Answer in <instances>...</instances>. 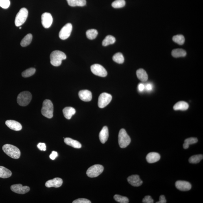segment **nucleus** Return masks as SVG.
Listing matches in <instances>:
<instances>
[{"instance_id": "nucleus-4", "label": "nucleus", "mask_w": 203, "mask_h": 203, "mask_svg": "<svg viewBox=\"0 0 203 203\" xmlns=\"http://www.w3.org/2000/svg\"><path fill=\"white\" fill-rule=\"evenodd\" d=\"M118 141L119 146L121 148H125L130 145L131 141V138L125 129H121L120 131Z\"/></svg>"}, {"instance_id": "nucleus-27", "label": "nucleus", "mask_w": 203, "mask_h": 203, "mask_svg": "<svg viewBox=\"0 0 203 203\" xmlns=\"http://www.w3.org/2000/svg\"><path fill=\"white\" fill-rule=\"evenodd\" d=\"M32 35L31 34H27L21 41L20 45L22 47H26L29 45L32 42Z\"/></svg>"}, {"instance_id": "nucleus-20", "label": "nucleus", "mask_w": 203, "mask_h": 203, "mask_svg": "<svg viewBox=\"0 0 203 203\" xmlns=\"http://www.w3.org/2000/svg\"><path fill=\"white\" fill-rule=\"evenodd\" d=\"M64 143L66 145L74 147V148L79 149L82 146L81 144L77 140H75L72 139L70 138H64Z\"/></svg>"}, {"instance_id": "nucleus-10", "label": "nucleus", "mask_w": 203, "mask_h": 203, "mask_svg": "<svg viewBox=\"0 0 203 203\" xmlns=\"http://www.w3.org/2000/svg\"><path fill=\"white\" fill-rule=\"evenodd\" d=\"M72 30V26L68 23L62 27L59 32V36L61 39L64 40L69 38Z\"/></svg>"}, {"instance_id": "nucleus-15", "label": "nucleus", "mask_w": 203, "mask_h": 203, "mask_svg": "<svg viewBox=\"0 0 203 203\" xmlns=\"http://www.w3.org/2000/svg\"><path fill=\"white\" fill-rule=\"evenodd\" d=\"M128 182L134 187H139L143 184V181L138 175H132L127 178Z\"/></svg>"}, {"instance_id": "nucleus-31", "label": "nucleus", "mask_w": 203, "mask_h": 203, "mask_svg": "<svg viewBox=\"0 0 203 203\" xmlns=\"http://www.w3.org/2000/svg\"><path fill=\"white\" fill-rule=\"evenodd\" d=\"M172 40L173 42L178 45H182L185 42V38L182 35H177L173 37Z\"/></svg>"}, {"instance_id": "nucleus-26", "label": "nucleus", "mask_w": 203, "mask_h": 203, "mask_svg": "<svg viewBox=\"0 0 203 203\" xmlns=\"http://www.w3.org/2000/svg\"><path fill=\"white\" fill-rule=\"evenodd\" d=\"M187 54L186 51L182 49H173L171 52V55L175 58L185 57Z\"/></svg>"}, {"instance_id": "nucleus-13", "label": "nucleus", "mask_w": 203, "mask_h": 203, "mask_svg": "<svg viewBox=\"0 0 203 203\" xmlns=\"http://www.w3.org/2000/svg\"><path fill=\"white\" fill-rule=\"evenodd\" d=\"M177 189L181 191H188L191 190V185L189 182L184 181H178L175 183Z\"/></svg>"}, {"instance_id": "nucleus-7", "label": "nucleus", "mask_w": 203, "mask_h": 203, "mask_svg": "<svg viewBox=\"0 0 203 203\" xmlns=\"http://www.w3.org/2000/svg\"><path fill=\"white\" fill-rule=\"evenodd\" d=\"M104 167L100 165L92 166L87 171L86 174L90 178H95L99 176L104 171Z\"/></svg>"}, {"instance_id": "nucleus-22", "label": "nucleus", "mask_w": 203, "mask_h": 203, "mask_svg": "<svg viewBox=\"0 0 203 203\" xmlns=\"http://www.w3.org/2000/svg\"><path fill=\"white\" fill-rule=\"evenodd\" d=\"M189 108V104L185 101L179 102L173 106V109L175 110L185 111Z\"/></svg>"}, {"instance_id": "nucleus-5", "label": "nucleus", "mask_w": 203, "mask_h": 203, "mask_svg": "<svg viewBox=\"0 0 203 203\" xmlns=\"http://www.w3.org/2000/svg\"><path fill=\"white\" fill-rule=\"evenodd\" d=\"M31 99V94L29 92L25 91L21 92L18 95L17 102L19 106H26L29 104Z\"/></svg>"}, {"instance_id": "nucleus-11", "label": "nucleus", "mask_w": 203, "mask_h": 203, "mask_svg": "<svg viewBox=\"0 0 203 203\" xmlns=\"http://www.w3.org/2000/svg\"><path fill=\"white\" fill-rule=\"evenodd\" d=\"M11 190L14 193L19 194H24L30 191V188L28 186H23L21 184H18L11 186Z\"/></svg>"}, {"instance_id": "nucleus-40", "label": "nucleus", "mask_w": 203, "mask_h": 203, "mask_svg": "<svg viewBox=\"0 0 203 203\" xmlns=\"http://www.w3.org/2000/svg\"><path fill=\"white\" fill-rule=\"evenodd\" d=\"M37 147L40 150L42 151H45L47 149L46 145L44 143H39L37 145Z\"/></svg>"}, {"instance_id": "nucleus-35", "label": "nucleus", "mask_w": 203, "mask_h": 203, "mask_svg": "<svg viewBox=\"0 0 203 203\" xmlns=\"http://www.w3.org/2000/svg\"><path fill=\"white\" fill-rule=\"evenodd\" d=\"M36 70L34 68H30L25 70L22 73V76L27 77L32 76L36 72Z\"/></svg>"}, {"instance_id": "nucleus-1", "label": "nucleus", "mask_w": 203, "mask_h": 203, "mask_svg": "<svg viewBox=\"0 0 203 203\" xmlns=\"http://www.w3.org/2000/svg\"><path fill=\"white\" fill-rule=\"evenodd\" d=\"M66 55L63 52L60 51H55L50 55L51 63L53 66L58 67L62 63V61L65 60Z\"/></svg>"}, {"instance_id": "nucleus-41", "label": "nucleus", "mask_w": 203, "mask_h": 203, "mask_svg": "<svg viewBox=\"0 0 203 203\" xmlns=\"http://www.w3.org/2000/svg\"><path fill=\"white\" fill-rule=\"evenodd\" d=\"M58 156V153L55 151H53L49 156V157L51 160H54Z\"/></svg>"}, {"instance_id": "nucleus-6", "label": "nucleus", "mask_w": 203, "mask_h": 203, "mask_svg": "<svg viewBox=\"0 0 203 203\" xmlns=\"http://www.w3.org/2000/svg\"><path fill=\"white\" fill-rule=\"evenodd\" d=\"M28 12L27 9L23 8L20 9L19 12L17 14L15 20V24L16 27H20L25 22L28 16Z\"/></svg>"}, {"instance_id": "nucleus-2", "label": "nucleus", "mask_w": 203, "mask_h": 203, "mask_svg": "<svg viewBox=\"0 0 203 203\" xmlns=\"http://www.w3.org/2000/svg\"><path fill=\"white\" fill-rule=\"evenodd\" d=\"M2 150L5 154L12 158L17 159L20 158V151L14 146L10 144L5 145L2 147Z\"/></svg>"}, {"instance_id": "nucleus-32", "label": "nucleus", "mask_w": 203, "mask_h": 203, "mask_svg": "<svg viewBox=\"0 0 203 203\" xmlns=\"http://www.w3.org/2000/svg\"><path fill=\"white\" fill-rule=\"evenodd\" d=\"M98 35L97 31L95 29H91L86 32V36L90 40H93L97 37Z\"/></svg>"}, {"instance_id": "nucleus-45", "label": "nucleus", "mask_w": 203, "mask_h": 203, "mask_svg": "<svg viewBox=\"0 0 203 203\" xmlns=\"http://www.w3.org/2000/svg\"><path fill=\"white\" fill-rule=\"evenodd\" d=\"M21 28H22V27H20V29H21Z\"/></svg>"}, {"instance_id": "nucleus-39", "label": "nucleus", "mask_w": 203, "mask_h": 203, "mask_svg": "<svg viewBox=\"0 0 203 203\" xmlns=\"http://www.w3.org/2000/svg\"><path fill=\"white\" fill-rule=\"evenodd\" d=\"M91 202L87 199L79 198L73 201V203H91Z\"/></svg>"}, {"instance_id": "nucleus-21", "label": "nucleus", "mask_w": 203, "mask_h": 203, "mask_svg": "<svg viewBox=\"0 0 203 203\" xmlns=\"http://www.w3.org/2000/svg\"><path fill=\"white\" fill-rule=\"evenodd\" d=\"M63 113L64 117L69 120L75 114L76 110L75 108L72 107H66L63 110Z\"/></svg>"}, {"instance_id": "nucleus-44", "label": "nucleus", "mask_w": 203, "mask_h": 203, "mask_svg": "<svg viewBox=\"0 0 203 203\" xmlns=\"http://www.w3.org/2000/svg\"><path fill=\"white\" fill-rule=\"evenodd\" d=\"M146 89L149 91L152 90V85L150 84H148L146 85Z\"/></svg>"}, {"instance_id": "nucleus-29", "label": "nucleus", "mask_w": 203, "mask_h": 203, "mask_svg": "<svg viewBox=\"0 0 203 203\" xmlns=\"http://www.w3.org/2000/svg\"><path fill=\"white\" fill-rule=\"evenodd\" d=\"M116 42V39L114 37L111 35H108L103 40L102 45L104 47H106L110 45L114 44Z\"/></svg>"}, {"instance_id": "nucleus-42", "label": "nucleus", "mask_w": 203, "mask_h": 203, "mask_svg": "<svg viewBox=\"0 0 203 203\" xmlns=\"http://www.w3.org/2000/svg\"><path fill=\"white\" fill-rule=\"evenodd\" d=\"M166 200L165 196L162 195H161L159 198V201L156 202V203H166Z\"/></svg>"}, {"instance_id": "nucleus-23", "label": "nucleus", "mask_w": 203, "mask_h": 203, "mask_svg": "<svg viewBox=\"0 0 203 203\" xmlns=\"http://www.w3.org/2000/svg\"><path fill=\"white\" fill-rule=\"evenodd\" d=\"M136 76L138 79L142 82H146L148 79V75L144 70L140 69L136 71Z\"/></svg>"}, {"instance_id": "nucleus-43", "label": "nucleus", "mask_w": 203, "mask_h": 203, "mask_svg": "<svg viewBox=\"0 0 203 203\" xmlns=\"http://www.w3.org/2000/svg\"><path fill=\"white\" fill-rule=\"evenodd\" d=\"M145 86L143 84L140 83L138 85V90L140 92H142L144 90Z\"/></svg>"}, {"instance_id": "nucleus-17", "label": "nucleus", "mask_w": 203, "mask_h": 203, "mask_svg": "<svg viewBox=\"0 0 203 203\" xmlns=\"http://www.w3.org/2000/svg\"><path fill=\"white\" fill-rule=\"evenodd\" d=\"M79 97L82 101L89 102L92 100V95L91 92L89 90H82L79 92Z\"/></svg>"}, {"instance_id": "nucleus-25", "label": "nucleus", "mask_w": 203, "mask_h": 203, "mask_svg": "<svg viewBox=\"0 0 203 203\" xmlns=\"http://www.w3.org/2000/svg\"><path fill=\"white\" fill-rule=\"evenodd\" d=\"M12 173L10 170L3 166H0V178H7L10 177Z\"/></svg>"}, {"instance_id": "nucleus-24", "label": "nucleus", "mask_w": 203, "mask_h": 203, "mask_svg": "<svg viewBox=\"0 0 203 203\" xmlns=\"http://www.w3.org/2000/svg\"><path fill=\"white\" fill-rule=\"evenodd\" d=\"M68 4L71 7H83L86 5V0H67Z\"/></svg>"}, {"instance_id": "nucleus-16", "label": "nucleus", "mask_w": 203, "mask_h": 203, "mask_svg": "<svg viewBox=\"0 0 203 203\" xmlns=\"http://www.w3.org/2000/svg\"><path fill=\"white\" fill-rule=\"evenodd\" d=\"M5 124L9 128L13 130L19 131L22 129L21 124L18 121L13 120H8L5 122Z\"/></svg>"}, {"instance_id": "nucleus-28", "label": "nucleus", "mask_w": 203, "mask_h": 203, "mask_svg": "<svg viewBox=\"0 0 203 203\" xmlns=\"http://www.w3.org/2000/svg\"><path fill=\"white\" fill-rule=\"evenodd\" d=\"M198 139L196 138L191 137L187 138L184 141V143L183 145V148L184 149H187L189 148L190 145L196 143Z\"/></svg>"}, {"instance_id": "nucleus-18", "label": "nucleus", "mask_w": 203, "mask_h": 203, "mask_svg": "<svg viewBox=\"0 0 203 203\" xmlns=\"http://www.w3.org/2000/svg\"><path fill=\"white\" fill-rule=\"evenodd\" d=\"M161 156L158 153L152 152L149 153L147 155L146 159L147 162L149 163H155L159 161Z\"/></svg>"}, {"instance_id": "nucleus-34", "label": "nucleus", "mask_w": 203, "mask_h": 203, "mask_svg": "<svg viewBox=\"0 0 203 203\" xmlns=\"http://www.w3.org/2000/svg\"><path fill=\"white\" fill-rule=\"evenodd\" d=\"M126 2L125 0H116L112 3V6L114 8H122L125 6Z\"/></svg>"}, {"instance_id": "nucleus-33", "label": "nucleus", "mask_w": 203, "mask_h": 203, "mask_svg": "<svg viewBox=\"0 0 203 203\" xmlns=\"http://www.w3.org/2000/svg\"><path fill=\"white\" fill-rule=\"evenodd\" d=\"M203 156L202 155L199 154L191 156L189 159V162L190 163L193 164L198 163L203 159Z\"/></svg>"}, {"instance_id": "nucleus-8", "label": "nucleus", "mask_w": 203, "mask_h": 203, "mask_svg": "<svg viewBox=\"0 0 203 203\" xmlns=\"http://www.w3.org/2000/svg\"><path fill=\"white\" fill-rule=\"evenodd\" d=\"M112 99V96L110 94L106 93H102L99 97L98 106L100 108H104L110 104Z\"/></svg>"}, {"instance_id": "nucleus-36", "label": "nucleus", "mask_w": 203, "mask_h": 203, "mask_svg": "<svg viewBox=\"0 0 203 203\" xmlns=\"http://www.w3.org/2000/svg\"><path fill=\"white\" fill-rule=\"evenodd\" d=\"M114 199L117 202L121 203H128L129 199L126 197L121 196V195H116L114 197Z\"/></svg>"}, {"instance_id": "nucleus-9", "label": "nucleus", "mask_w": 203, "mask_h": 203, "mask_svg": "<svg viewBox=\"0 0 203 203\" xmlns=\"http://www.w3.org/2000/svg\"><path fill=\"white\" fill-rule=\"evenodd\" d=\"M91 70L94 75L98 76L105 77L107 75V72L102 66L99 64H95L92 65Z\"/></svg>"}, {"instance_id": "nucleus-12", "label": "nucleus", "mask_w": 203, "mask_h": 203, "mask_svg": "<svg viewBox=\"0 0 203 203\" xmlns=\"http://www.w3.org/2000/svg\"><path fill=\"white\" fill-rule=\"evenodd\" d=\"M53 22V18L49 13L45 12L42 16V22L43 26L45 28L50 27Z\"/></svg>"}, {"instance_id": "nucleus-3", "label": "nucleus", "mask_w": 203, "mask_h": 203, "mask_svg": "<svg viewBox=\"0 0 203 203\" xmlns=\"http://www.w3.org/2000/svg\"><path fill=\"white\" fill-rule=\"evenodd\" d=\"M41 112L42 115L48 119L53 117V106L51 101L46 99L43 101Z\"/></svg>"}, {"instance_id": "nucleus-38", "label": "nucleus", "mask_w": 203, "mask_h": 203, "mask_svg": "<svg viewBox=\"0 0 203 203\" xmlns=\"http://www.w3.org/2000/svg\"><path fill=\"white\" fill-rule=\"evenodd\" d=\"M142 202L144 203H153L154 201L150 196H146L143 199Z\"/></svg>"}, {"instance_id": "nucleus-37", "label": "nucleus", "mask_w": 203, "mask_h": 203, "mask_svg": "<svg viewBox=\"0 0 203 203\" xmlns=\"http://www.w3.org/2000/svg\"><path fill=\"white\" fill-rule=\"evenodd\" d=\"M10 5V0H0V7L3 8H8Z\"/></svg>"}, {"instance_id": "nucleus-19", "label": "nucleus", "mask_w": 203, "mask_h": 203, "mask_svg": "<svg viewBox=\"0 0 203 203\" xmlns=\"http://www.w3.org/2000/svg\"><path fill=\"white\" fill-rule=\"evenodd\" d=\"M109 136L108 130L107 127L105 126L101 130L99 134V138L101 143L104 144L108 140Z\"/></svg>"}, {"instance_id": "nucleus-14", "label": "nucleus", "mask_w": 203, "mask_h": 203, "mask_svg": "<svg viewBox=\"0 0 203 203\" xmlns=\"http://www.w3.org/2000/svg\"><path fill=\"white\" fill-rule=\"evenodd\" d=\"M63 181L62 179L56 178L47 181L45 184L46 187L48 188H58L62 186Z\"/></svg>"}, {"instance_id": "nucleus-30", "label": "nucleus", "mask_w": 203, "mask_h": 203, "mask_svg": "<svg viewBox=\"0 0 203 203\" xmlns=\"http://www.w3.org/2000/svg\"><path fill=\"white\" fill-rule=\"evenodd\" d=\"M112 60L114 62L120 64L123 63L124 62V57L123 54L120 52L116 53L112 57Z\"/></svg>"}]
</instances>
